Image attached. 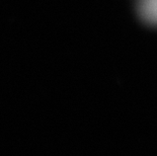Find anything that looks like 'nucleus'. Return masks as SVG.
I'll return each instance as SVG.
<instances>
[{"label": "nucleus", "mask_w": 157, "mask_h": 156, "mask_svg": "<svg viewBox=\"0 0 157 156\" xmlns=\"http://www.w3.org/2000/svg\"><path fill=\"white\" fill-rule=\"evenodd\" d=\"M137 11L145 24L157 26V0H138Z\"/></svg>", "instance_id": "f257e3e1"}]
</instances>
